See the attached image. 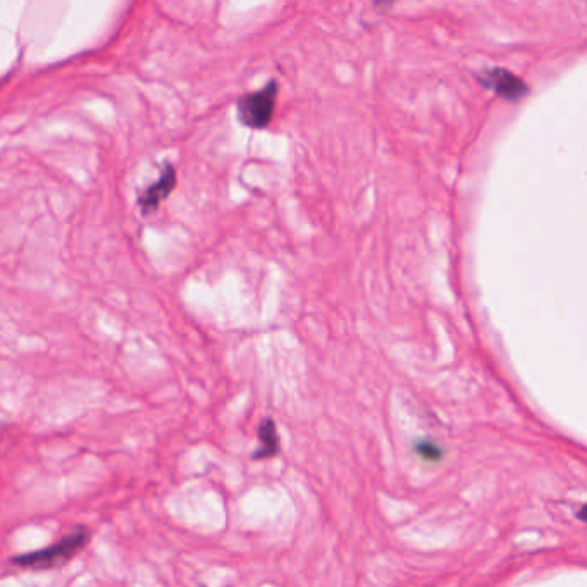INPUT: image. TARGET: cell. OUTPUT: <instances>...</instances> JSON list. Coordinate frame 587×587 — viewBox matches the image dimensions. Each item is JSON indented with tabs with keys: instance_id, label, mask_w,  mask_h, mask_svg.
I'll return each instance as SVG.
<instances>
[{
	"instance_id": "obj_3",
	"label": "cell",
	"mask_w": 587,
	"mask_h": 587,
	"mask_svg": "<svg viewBox=\"0 0 587 587\" xmlns=\"http://www.w3.org/2000/svg\"><path fill=\"white\" fill-rule=\"evenodd\" d=\"M479 82L488 90L495 91L497 96L503 97L504 100H512V102H517L529 93V88L525 85L524 79L513 75L512 71L503 70V67L484 70L479 75Z\"/></svg>"
},
{
	"instance_id": "obj_4",
	"label": "cell",
	"mask_w": 587,
	"mask_h": 587,
	"mask_svg": "<svg viewBox=\"0 0 587 587\" xmlns=\"http://www.w3.org/2000/svg\"><path fill=\"white\" fill-rule=\"evenodd\" d=\"M176 187V170L171 164H164L158 182L150 185L138 199V208L141 214H152L161 208V203L170 197L171 191Z\"/></svg>"
},
{
	"instance_id": "obj_1",
	"label": "cell",
	"mask_w": 587,
	"mask_h": 587,
	"mask_svg": "<svg viewBox=\"0 0 587 587\" xmlns=\"http://www.w3.org/2000/svg\"><path fill=\"white\" fill-rule=\"evenodd\" d=\"M91 539V530L87 525H76L75 529L66 534L61 541L49 546L46 550L32 551V553L20 554L11 559V565L28 571H49L66 565L75 559L79 551L87 548Z\"/></svg>"
},
{
	"instance_id": "obj_5",
	"label": "cell",
	"mask_w": 587,
	"mask_h": 587,
	"mask_svg": "<svg viewBox=\"0 0 587 587\" xmlns=\"http://www.w3.org/2000/svg\"><path fill=\"white\" fill-rule=\"evenodd\" d=\"M259 441H261V447L253 453L255 460L273 459L282 450V439L277 435L276 422L273 419L267 417L262 421L259 426Z\"/></svg>"
},
{
	"instance_id": "obj_2",
	"label": "cell",
	"mask_w": 587,
	"mask_h": 587,
	"mask_svg": "<svg viewBox=\"0 0 587 587\" xmlns=\"http://www.w3.org/2000/svg\"><path fill=\"white\" fill-rule=\"evenodd\" d=\"M277 90L276 79H271L261 90L241 97L236 104V116L241 125L250 129L267 128L276 111Z\"/></svg>"
},
{
	"instance_id": "obj_6",
	"label": "cell",
	"mask_w": 587,
	"mask_h": 587,
	"mask_svg": "<svg viewBox=\"0 0 587 587\" xmlns=\"http://www.w3.org/2000/svg\"><path fill=\"white\" fill-rule=\"evenodd\" d=\"M419 453L424 457L429 455L430 459H438V448L435 445H427V442L419 445Z\"/></svg>"
}]
</instances>
